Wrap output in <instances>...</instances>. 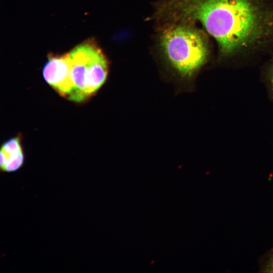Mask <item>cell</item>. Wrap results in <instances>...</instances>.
<instances>
[{"label": "cell", "mask_w": 273, "mask_h": 273, "mask_svg": "<svg viewBox=\"0 0 273 273\" xmlns=\"http://www.w3.org/2000/svg\"><path fill=\"white\" fill-rule=\"evenodd\" d=\"M154 17L200 23L221 60L273 47V0H160Z\"/></svg>", "instance_id": "obj_1"}, {"label": "cell", "mask_w": 273, "mask_h": 273, "mask_svg": "<svg viewBox=\"0 0 273 273\" xmlns=\"http://www.w3.org/2000/svg\"><path fill=\"white\" fill-rule=\"evenodd\" d=\"M158 34L159 51L169 66L184 78L193 76L206 62L209 47L204 32L195 23L163 21Z\"/></svg>", "instance_id": "obj_2"}, {"label": "cell", "mask_w": 273, "mask_h": 273, "mask_svg": "<svg viewBox=\"0 0 273 273\" xmlns=\"http://www.w3.org/2000/svg\"><path fill=\"white\" fill-rule=\"evenodd\" d=\"M68 53L69 67L65 98L82 102L95 95L105 83L108 61L93 39L81 43Z\"/></svg>", "instance_id": "obj_3"}, {"label": "cell", "mask_w": 273, "mask_h": 273, "mask_svg": "<svg viewBox=\"0 0 273 273\" xmlns=\"http://www.w3.org/2000/svg\"><path fill=\"white\" fill-rule=\"evenodd\" d=\"M69 67L68 53L62 55L50 54L42 70L45 81L64 98L67 92Z\"/></svg>", "instance_id": "obj_4"}, {"label": "cell", "mask_w": 273, "mask_h": 273, "mask_svg": "<svg viewBox=\"0 0 273 273\" xmlns=\"http://www.w3.org/2000/svg\"><path fill=\"white\" fill-rule=\"evenodd\" d=\"M0 167L5 172H15L22 167L24 163V154L20 136L13 137L2 146Z\"/></svg>", "instance_id": "obj_5"}, {"label": "cell", "mask_w": 273, "mask_h": 273, "mask_svg": "<svg viewBox=\"0 0 273 273\" xmlns=\"http://www.w3.org/2000/svg\"><path fill=\"white\" fill-rule=\"evenodd\" d=\"M261 269L262 272H273V248L263 257Z\"/></svg>", "instance_id": "obj_6"}, {"label": "cell", "mask_w": 273, "mask_h": 273, "mask_svg": "<svg viewBox=\"0 0 273 273\" xmlns=\"http://www.w3.org/2000/svg\"><path fill=\"white\" fill-rule=\"evenodd\" d=\"M267 75L268 85L273 98V64L271 65Z\"/></svg>", "instance_id": "obj_7"}]
</instances>
